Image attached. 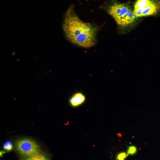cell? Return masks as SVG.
<instances>
[{"label":"cell","instance_id":"obj_8","mask_svg":"<svg viewBox=\"0 0 160 160\" xmlns=\"http://www.w3.org/2000/svg\"><path fill=\"white\" fill-rule=\"evenodd\" d=\"M127 153L124 152L118 153L116 156V160H125L128 156Z\"/></svg>","mask_w":160,"mask_h":160},{"label":"cell","instance_id":"obj_5","mask_svg":"<svg viewBox=\"0 0 160 160\" xmlns=\"http://www.w3.org/2000/svg\"><path fill=\"white\" fill-rule=\"evenodd\" d=\"M85 100L84 95L82 93L78 92L74 94L69 100V103L73 107H77L83 103Z\"/></svg>","mask_w":160,"mask_h":160},{"label":"cell","instance_id":"obj_7","mask_svg":"<svg viewBox=\"0 0 160 160\" xmlns=\"http://www.w3.org/2000/svg\"><path fill=\"white\" fill-rule=\"evenodd\" d=\"M137 150L136 146L134 145H131L128 147L127 153L128 155H133L137 153Z\"/></svg>","mask_w":160,"mask_h":160},{"label":"cell","instance_id":"obj_10","mask_svg":"<svg viewBox=\"0 0 160 160\" xmlns=\"http://www.w3.org/2000/svg\"><path fill=\"white\" fill-rule=\"evenodd\" d=\"M6 152L3 151H1L0 152V156H2V154L5 153Z\"/></svg>","mask_w":160,"mask_h":160},{"label":"cell","instance_id":"obj_3","mask_svg":"<svg viewBox=\"0 0 160 160\" xmlns=\"http://www.w3.org/2000/svg\"><path fill=\"white\" fill-rule=\"evenodd\" d=\"M160 11V1L152 0H137L133 9L136 18L155 15Z\"/></svg>","mask_w":160,"mask_h":160},{"label":"cell","instance_id":"obj_4","mask_svg":"<svg viewBox=\"0 0 160 160\" xmlns=\"http://www.w3.org/2000/svg\"><path fill=\"white\" fill-rule=\"evenodd\" d=\"M15 147L18 152L22 155L29 157L40 153L39 145L34 140L28 138L17 140Z\"/></svg>","mask_w":160,"mask_h":160},{"label":"cell","instance_id":"obj_6","mask_svg":"<svg viewBox=\"0 0 160 160\" xmlns=\"http://www.w3.org/2000/svg\"><path fill=\"white\" fill-rule=\"evenodd\" d=\"M27 160H48V159L43 155L39 153L28 157Z\"/></svg>","mask_w":160,"mask_h":160},{"label":"cell","instance_id":"obj_2","mask_svg":"<svg viewBox=\"0 0 160 160\" xmlns=\"http://www.w3.org/2000/svg\"><path fill=\"white\" fill-rule=\"evenodd\" d=\"M108 11L117 24L121 27L128 26L135 21L136 18L133 10L125 4L114 2L109 5Z\"/></svg>","mask_w":160,"mask_h":160},{"label":"cell","instance_id":"obj_9","mask_svg":"<svg viewBox=\"0 0 160 160\" xmlns=\"http://www.w3.org/2000/svg\"><path fill=\"white\" fill-rule=\"evenodd\" d=\"M13 145L11 142L9 140L5 142L4 144L3 149L7 151H9L13 148Z\"/></svg>","mask_w":160,"mask_h":160},{"label":"cell","instance_id":"obj_1","mask_svg":"<svg viewBox=\"0 0 160 160\" xmlns=\"http://www.w3.org/2000/svg\"><path fill=\"white\" fill-rule=\"evenodd\" d=\"M63 28L68 40L78 46L88 48L96 43L97 28L81 20L75 12L73 5L66 12Z\"/></svg>","mask_w":160,"mask_h":160}]
</instances>
